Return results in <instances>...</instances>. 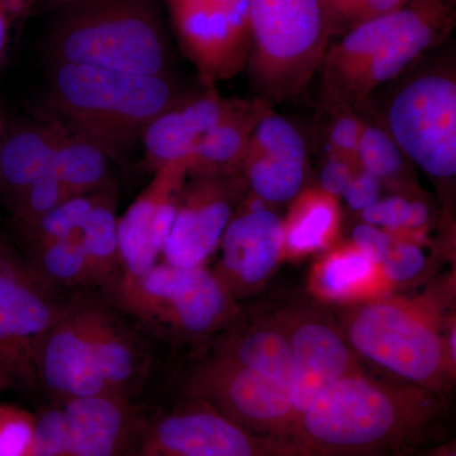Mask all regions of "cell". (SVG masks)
<instances>
[{
  "mask_svg": "<svg viewBox=\"0 0 456 456\" xmlns=\"http://www.w3.org/2000/svg\"><path fill=\"white\" fill-rule=\"evenodd\" d=\"M323 110L329 114L326 126L327 155H338L350 159L356 163V152L362 131L365 117L360 110L331 102H321Z\"/></svg>",
  "mask_w": 456,
  "mask_h": 456,
  "instance_id": "31",
  "label": "cell"
},
{
  "mask_svg": "<svg viewBox=\"0 0 456 456\" xmlns=\"http://www.w3.org/2000/svg\"><path fill=\"white\" fill-rule=\"evenodd\" d=\"M184 395L246 430L288 446L293 425V362L281 327L228 332L191 369Z\"/></svg>",
  "mask_w": 456,
  "mask_h": 456,
  "instance_id": "2",
  "label": "cell"
},
{
  "mask_svg": "<svg viewBox=\"0 0 456 456\" xmlns=\"http://www.w3.org/2000/svg\"><path fill=\"white\" fill-rule=\"evenodd\" d=\"M0 388H2V386H0Z\"/></svg>",
  "mask_w": 456,
  "mask_h": 456,
  "instance_id": "47",
  "label": "cell"
},
{
  "mask_svg": "<svg viewBox=\"0 0 456 456\" xmlns=\"http://www.w3.org/2000/svg\"><path fill=\"white\" fill-rule=\"evenodd\" d=\"M359 170L358 164L338 155H326L318 174V188L330 196L342 198Z\"/></svg>",
  "mask_w": 456,
  "mask_h": 456,
  "instance_id": "36",
  "label": "cell"
},
{
  "mask_svg": "<svg viewBox=\"0 0 456 456\" xmlns=\"http://www.w3.org/2000/svg\"><path fill=\"white\" fill-rule=\"evenodd\" d=\"M35 415L14 404L0 403V456L31 455Z\"/></svg>",
  "mask_w": 456,
  "mask_h": 456,
  "instance_id": "33",
  "label": "cell"
},
{
  "mask_svg": "<svg viewBox=\"0 0 456 456\" xmlns=\"http://www.w3.org/2000/svg\"><path fill=\"white\" fill-rule=\"evenodd\" d=\"M269 110L270 103L264 99L242 101L194 147L187 158L188 176H241L251 134Z\"/></svg>",
  "mask_w": 456,
  "mask_h": 456,
  "instance_id": "23",
  "label": "cell"
},
{
  "mask_svg": "<svg viewBox=\"0 0 456 456\" xmlns=\"http://www.w3.org/2000/svg\"><path fill=\"white\" fill-rule=\"evenodd\" d=\"M51 173L73 197L97 193L116 185L110 158L94 143L62 125Z\"/></svg>",
  "mask_w": 456,
  "mask_h": 456,
  "instance_id": "26",
  "label": "cell"
},
{
  "mask_svg": "<svg viewBox=\"0 0 456 456\" xmlns=\"http://www.w3.org/2000/svg\"><path fill=\"white\" fill-rule=\"evenodd\" d=\"M101 293L154 340L207 338L232 314V296L206 265L156 263L142 274L119 275Z\"/></svg>",
  "mask_w": 456,
  "mask_h": 456,
  "instance_id": "6",
  "label": "cell"
},
{
  "mask_svg": "<svg viewBox=\"0 0 456 456\" xmlns=\"http://www.w3.org/2000/svg\"><path fill=\"white\" fill-rule=\"evenodd\" d=\"M426 2L445 3V4L454 5L455 0H426Z\"/></svg>",
  "mask_w": 456,
  "mask_h": 456,
  "instance_id": "44",
  "label": "cell"
},
{
  "mask_svg": "<svg viewBox=\"0 0 456 456\" xmlns=\"http://www.w3.org/2000/svg\"><path fill=\"white\" fill-rule=\"evenodd\" d=\"M68 422L66 456H125L141 417L134 402L99 395L61 403Z\"/></svg>",
  "mask_w": 456,
  "mask_h": 456,
  "instance_id": "22",
  "label": "cell"
},
{
  "mask_svg": "<svg viewBox=\"0 0 456 456\" xmlns=\"http://www.w3.org/2000/svg\"><path fill=\"white\" fill-rule=\"evenodd\" d=\"M347 344L373 364L440 395L452 367L436 318L421 305L375 301L344 318Z\"/></svg>",
  "mask_w": 456,
  "mask_h": 456,
  "instance_id": "8",
  "label": "cell"
},
{
  "mask_svg": "<svg viewBox=\"0 0 456 456\" xmlns=\"http://www.w3.org/2000/svg\"><path fill=\"white\" fill-rule=\"evenodd\" d=\"M383 189L379 180L367 171L359 169L342 198L351 211L362 213L382 198Z\"/></svg>",
  "mask_w": 456,
  "mask_h": 456,
  "instance_id": "38",
  "label": "cell"
},
{
  "mask_svg": "<svg viewBox=\"0 0 456 456\" xmlns=\"http://www.w3.org/2000/svg\"><path fill=\"white\" fill-rule=\"evenodd\" d=\"M356 164L359 169L367 171L382 183L383 187L398 191H412L416 183L415 165L408 160L397 143L389 136L378 119L365 117L364 131L360 139Z\"/></svg>",
  "mask_w": 456,
  "mask_h": 456,
  "instance_id": "28",
  "label": "cell"
},
{
  "mask_svg": "<svg viewBox=\"0 0 456 456\" xmlns=\"http://www.w3.org/2000/svg\"><path fill=\"white\" fill-rule=\"evenodd\" d=\"M117 187L99 191L80 230V242L88 260L92 289L103 292L122 274L119 257Z\"/></svg>",
  "mask_w": 456,
  "mask_h": 456,
  "instance_id": "25",
  "label": "cell"
},
{
  "mask_svg": "<svg viewBox=\"0 0 456 456\" xmlns=\"http://www.w3.org/2000/svg\"><path fill=\"white\" fill-rule=\"evenodd\" d=\"M125 456H293L281 441L259 436L215 408L187 403L141 419Z\"/></svg>",
  "mask_w": 456,
  "mask_h": 456,
  "instance_id": "11",
  "label": "cell"
},
{
  "mask_svg": "<svg viewBox=\"0 0 456 456\" xmlns=\"http://www.w3.org/2000/svg\"><path fill=\"white\" fill-rule=\"evenodd\" d=\"M403 456H456L455 443L443 444L431 449H419Z\"/></svg>",
  "mask_w": 456,
  "mask_h": 456,
  "instance_id": "41",
  "label": "cell"
},
{
  "mask_svg": "<svg viewBox=\"0 0 456 456\" xmlns=\"http://www.w3.org/2000/svg\"><path fill=\"white\" fill-rule=\"evenodd\" d=\"M180 2H191V0H167V4H171V3H180Z\"/></svg>",
  "mask_w": 456,
  "mask_h": 456,
  "instance_id": "45",
  "label": "cell"
},
{
  "mask_svg": "<svg viewBox=\"0 0 456 456\" xmlns=\"http://www.w3.org/2000/svg\"><path fill=\"white\" fill-rule=\"evenodd\" d=\"M0 126H2V118H0ZM0 141H2V134H0Z\"/></svg>",
  "mask_w": 456,
  "mask_h": 456,
  "instance_id": "46",
  "label": "cell"
},
{
  "mask_svg": "<svg viewBox=\"0 0 456 456\" xmlns=\"http://www.w3.org/2000/svg\"><path fill=\"white\" fill-rule=\"evenodd\" d=\"M62 126L36 112L31 119L0 126V204L9 209L53 169Z\"/></svg>",
  "mask_w": 456,
  "mask_h": 456,
  "instance_id": "21",
  "label": "cell"
},
{
  "mask_svg": "<svg viewBox=\"0 0 456 456\" xmlns=\"http://www.w3.org/2000/svg\"><path fill=\"white\" fill-rule=\"evenodd\" d=\"M187 94L170 74L50 64L37 113L94 143L112 163L125 165L150 122Z\"/></svg>",
  "mask_w": 456,
  "mask_h": 456,
  "instance_id": "3",
  "label": "cell"
},
{
  "mask_svg": "<svg viewBox=\"0 0 456 456\" xmlns=\"http://www.w3.org/2000/svg\"><path fill=\"white\" fill-rule=\"evenodd\" d=\"M248 65L264 101L298 97L316 77L330 36L320 0H248Z\"/></svg>",
  "mask_w": 456,
  "mask_h": 456,
  "instance_id": "7",
  "label": "cell"
},
{
  "mask_svg": "<svg viewBox=\"0 0 456 456\" xmlns=\"http://www.w3.org/2000/svg\"><path fill=\"white\" fill-rule=\"evenodd\" d=\"M187 178V160L164 165L118 218L122 274H142L158 263L175 218L180 189Z\"/></svg>",
  "mask_w": 456,
  "mask_h": 456,
  "instance_id": "17",
  "label": "cell"
},
{
  "mask_svg": "<svg viewBox=\"0 0 456 456\" xmlns=\"http://www.w3.org/2000/svg\"><path fill=\"white\" fill-rule=\"evenodd\" d=\"M73 296L51 289L33 274L7 233H0V386L41 395L38 356L45 338Z\"/></svg>",
  "mask_w": 456,
  "mask_h": 456,
  "instance_id": "10",
  "label": "cell"
},
{
  "mask_svg": "<svg viewBox=\"0 0 456 456\" xmlns=\"http://www.w3.org/2000/svg\"><path fill=\"white\" fill-rule=\"evenodd\" d=\"M308 150L301 131L270 108L255 126L241 176L261 202H292L305 188Z\"/></svg>",
  "mask_w": 456,
  "mask_h": 456,
  "instance_id": "16",
  "label": "cell"
},
{
  "mask_svg": "<svg viewBox=\"0 0 456 456\" xmlns=\"http://www.w3.org/2000/svg\"><path fill=\"white\" fill-rule=\"evenodd\" d=\"M32 9L33 0H0V66L7 56L12 33Z\"/></svg>",
  "mask_w": 456,
  "mask_h": 456,
  "instance_id": "39",
  "label": "cell"
},
{
  "mask_svg": "<svg viewBox=\"0 0 456 456\" xmlns=\"http://www.w3.org/2000/svg\"><path fill=\"white\" fill-rule=\"evenodd\" d=\"M68 452V422L64 406L51 403L35 415L31 455L66 456Z\"/></svg>",
  "mask_w": 456,
  "mask_h": 456,
  "instance_id": "32",
  "label": "cell"
},
{
  "mask_svg": "<svg viewBox=\"0 0 456 456\" xmlns=\"http://www.w3.org/2000/svg\"><path fill=\"white\" fill-rule=\"evenodd\" d=\"M393 242L395 237L391 233L362 222L354 228L351 244L375 265H380L391 251Z\"/></svg>",
  "mask_w": 456,
  "mask_h": 456,
  "instance_id": "37",
  "label": "cell"
},
{
  "mask_svg": "<svg viewBox=\"0 0 456 456\" xmlns=\"http://www.w3.org/2000/svg\"><path fill=\"white\" fill-rule=\"evenodd\" d=\"M71 2H75V0H33V9L41 12H53Z\"/></svg>",
  "mask_w": 456,
  "mask_h": 456,
  "instance_id": "42",
  "label": "cell"
},
{
  "mask_svg": "<svg viewBox=\"0 0 456 456\" xmlns=\"http://www.w3.org/2000/svg\"><path fill=\"white\" fill-rule=\"evenodd\" d=\"M37 374L41 395L50 398L51 403L112 395L95 360L82 292L74 294L64 314L45 338Z\"/></svg>",
  "mask_w": 456,
  "mask_h": 456,
  "instance_id": "15",
  "label": "cell"
},
{
  "mask_svg": "<svg viewBox=\"0 0 456 456\" xmlns=\"http://www.w3.org/2000/svg\"><path fill=\"white\" fill-rule=\"evenodd\" d=\"M245 189L242 176H188L161 254L165 263L180 268L204 265L220 246Z\"/></svg>",
  "mask_w": 456,
  "mask_h": 456,
  "instance_id": "13",
  "label": "cell"
},
{
  "mask_svg": "<svg viewBox=\"0 0 456 456\" xmlns=\"http://www.w3.org/2000/svg\"><path fill=\"white\" fill-rule=\"evenodd\" d=\"M440 395L351 373L302 413L288 437L294 456H403L440 424Z\"/></svg>",
  "mask_w": 456,
  "mask_h": 456,
  "instance_id": "1",
  "label": "cell"
},
{
  "mask_svg": "<svg viewBox=\"0 0 456 456\" xmlns=\"http://www.w3.org/2000/svg\"><path fill=\"white\" fill-rule=\"evenodd\" d=\"M220 245V268L215 274L232 296L236 288L265 281L278 265L284 255L283 220L254 204L232 216Z\"/></svg>",
  "mask_w": 456,
  "mask_h": 456,
  "instance_id": "20",
  "label": "cell"
},
{
  "mask_svg": "<svg viewBox=\"0 0 456 456\" xmlns=\"http://www.w3.org/2000/svg\"><path fill=\"white\" fill-rule=\"evenodd\" d=\"M456 326L452 325L450 329L448 336H446V350H448V355L450 362L455 367L456 362Z\"/></svg>",
  "mask_w": 456,
  "mask_h": 456,
  "instance_id": "43",
  "label": "cell"
},
{
  "mask_svg": "<svg viewBox=\"0 0 456 456\" xmlns=\"http://www.w3.org/2000/svg\"><path fill=\"white\" fill-rule=\"evenodd\" d=\"M375 265L353 244L341 246L318 264L314 281L318 289L332 298H344L373 283L379 274Z\"/></svg>",
  "mask_w": 456,
  "mask_h": 456,
  "instance_id": "29",
  "label": "cell"
},
{
  "mask_svg": "<svg viewBox=\"0 0 456 456\" xmlns=\"http://www.w3.org/2000/svg\"><path fill=\"white\" fill-rule=\"evenodd\" d=\"M47 64L136 75H169L170 53L152 0H75L53 11Z\"/></svg>",
  "mask_w": 456,
  "mask_h": 456,
  "instance_id": "5",
  "label": "cell"
},
{
  "mask_svg": "<svg viewBox=\"0 0 456 456\" xmlns=\"http://www.w3.org/2000/svg\"><path fill=\"white\" fill-rule=\"evenodd\" d=\"M411 200L404 194H393L380 198L377 203L360 213L364 224L382 228L392 236L403 231L410 211Z\"/></svg>",
  "mask_w": 456,
  "mask_h": 456,
  "instance_id": "35",
  "label": "cell"
},
{
  "mask_svg": "<svg viewBox=\"0 0 456 456\" xmlns=\"http://www.w3.org/2000/svg\"><path fill=\"white\" fill-rule=\"evenodd\" d=\"M428 218H430V211L426 203L419 200H411L407 221L402 232L410 233L421 231L428 224Z\"/></svg>",
  "mask_w": 456,
  "mask_h": 456,
  "instance_id": "40",
  "label": "cell"
},
{
  "mask_svg": "<svg viewBox=\"0 0 456 456\" xmlns=\"http://www.w3.org/2000/svg\"><path fill=\"white\" fill-rule=\"evenodd\" d=\"M408 2L411 0H320L331 41L368 20L403 7Z\"/></svg>",
  "mask_w": 456,
  "mask_h": 456,
  "instance_id": "30",
  "label": "cell"
},
{
  "mask_svg": "<svg viewBox=\"0 0 456 456\" xmlns=\"http://www.w3.org/2000/svg\"><path fill=\"white\" fill-rule=\"evenodd\" d=\"M79 235L33 246L20 251V256L33 274L55 292L74 296L93 290L88 260Z\"/></svg>",
  "mask_w": 456,
  "mask_h": 456,
  "instance_id": "27",
  "label": "cell"
},
{
  "mask_svg": "<svg viewBox=\"0 0 456 456\" xmlns=\"http://www.w3.org/2000/svg\"><path fill=\"white\" fill-rule=\"evenodd\" d=\"M428 264L421 245L412 240L395 239L391 251L380 264L384 277L395 283H404L417 277Z\"/></svg>",
  "mask_w": 456,
  "mask_h": 456,
  "instance_id": "34",
  "label": "cell"
},
{
  "mask_svg": "<svg viewBox=\"0 0 456 456\" xmlns=\"http://www.w3.org/2000/svg\"><path fill=\"white\" fill-rule=\"evenodd\" d=\"M450 68L413 71L378 121L416 169L441 187L454 184L456 176V77Z\"/></svg>",
  "mask_w": 456,
  "mask_h": 456,
  "instance_id": "9",
  "label": "cell"
},
{
  "mask_svg": "<svg viewBox=\"0 0 456 456\" xmlns=\"http://www.w3.org/2000/svg\"><path fill=\"white\" fill-rule=\"evenodd\" d=\"M283 221L284 255L302 256L322 250L340 227V204L318 187L303 188Z\"/></svg>",
  "mask_w": 456,
  "mask_h": 456,
  "instance_id": "24",
  "label": "cell"
},
{
  "mask_svg": "<svg viewBox=\"0 0 456 456\" xmlns=\"http://www.w3.org/2000/svg\"><path fill=\"white\" fill-rule=\"evenodd\" d=\"M242 101L221 97L215 88L188 93L152 119L141 134L143 167L154 174L164 165L187 160L197 143L235 112Z\"/></svg>",
  "mask_w": 456,
  "mask_h": 456,
  "instance_id": "19",
  "label": "cell"
},
{
  "mask_svg": "<svg viewBox=\"0 0 456 456\" xmlns=\"http://www.w3.org/2000/svg\"><path fill=\"white\" fill-rule=\"evenodd\" d=\"M455 8L411 0L331 41L318 69L321 102L359 110L377 89L395 82L431 50L448 40Z\"/></svg>",
  "mask_w": 456,
  "mask_h": 456,
  "instance_id": "4",
  "label": "cell"
},
{
  "mask_svg": "<svg viewBox=\"0 0 456 456\" xmlns=\"http://www.w3.org/2000/svg\"><path fill=\"white\" fill-rule=\"evenodd\" d=\"M82 301L102 377L112 395L134 402L154 370V338L101 292L86 290Z\"/></svg>",
  "mask_w": 456,
  "mask_h": 456,
  "instance_id": "14",
  "label": "cell"
},
{
  "mask_svg": "<svg viewBox=\"0 0 456 456\" xmlns=\"http://www.w3.org/2000/svg\"><path fill=\"white\" fill-rule=\"evenodd\" d=\"M279 326L292 354L293 428L298 417L327 387L356 370L346 338L325 317L296 312Z\"/></svg>",
  "mask_w": 456,
  "mask_h": 456,
  "instance_id": "18",
  "label": "cell"
},
{
  "mask_svg": "<svg viewBox=\"0 0 456 456\" xmlns=\"http://www.w3.org/2000/svg\"><path fill=\"white\" fill-rule=\"evenodd\" d=\"M167 8L180 49L207 88L246 69L251 42L248 0H191Z\"/></svg>",
  "mask_w": 456,
  "mask_h": 456,
  "instance_id": "12",
  "label": "cell"
}]
</instances>
